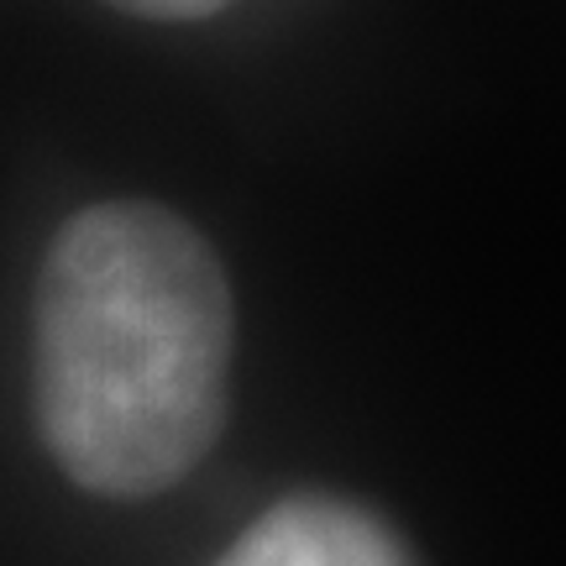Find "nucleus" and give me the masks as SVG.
<instances>
[{"mask_svg":"<svg viewBox=\"0 0 566 566\" xmlns=\"http://www.w3.org/2000/svg\"><path fill=\"white\" fill-rule=\"evenodd\" d=\"M231 289L195 226L101 200L53 231L32 294V415L69 483L147 499L205 462L231 394Z\"/></svg>","mask_w":566,"mask_h":566,"instance_id":"f257e3e1","label":"nucleus"},{"mask_svg":"<svg viewBox=\"0 0 566 566\" xmlns=\"http://www.w3.org/2000/svg\"><path fill=\"white\" fill-rule=\"evenodd\" d=\"M216 566H415L405 541L346 499H283Z\"/></svg>","mask_w":566,"mask_h":566,"instance_id":"f03ea898","label":"nucleus"},{"mask_svg":"<svg viewBox=\"0 0 566 566\" xmlns=\"http://www.w3.org/2000/svg\"><path fill=\"white\" fill-rule=\"evenodd\" d=\"M111 6L147 21H200V17H216L231 0H111Z\"/></svg>","mask_w":566,"mask_h":566,"instance_id":"7ed1b4c3","label":"nucleus"}]
</instances>
